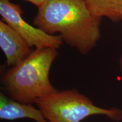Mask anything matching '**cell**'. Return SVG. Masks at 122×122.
Segmentation results:
<instances>
[{
    "mask_svg": "<svg viewBox=\"0 0 122 122\" xmlns=\"http://www.w3.org/2000/svg\"><path fill=\"white\" fill-rule=\"evenodd\" d=\"M101 18L94 16L82 0H45L33 24L48 34L60 33L68 45L86 55L100 39Z\"/></svg>",
    "mask_w": 122,
    "mask_h": 122,
    "instance_id": "6da1fadb",
    "label": "cell"
},
{
    "mask_svg": "<svg viewBox=\"0 0 122 122\" xmlns=\"http://www.w3.org/2000/svg\"><path fill=\"white\" fill-rule=\"evenodd\" d=\"M30 119L36 122H49L41 111L32 104L19 102L10 98L2 91L0 92V119L13 120Z\"/></svg>",
    "mask_w": 122,
    "mask_h": 122,
    "instance_id": "8992f818",
    "label": "cell"
},
{
    "mask_svg": "<svg viewBox=\"0 0 122 122\" xmlns=\"http://www.w3.org/2000/svg\"><path fill=\"white\" fill-rule=\"evenodd\" d=\"M119 70L120 72L122 74V53L120 56L119 61Z\"/></svg>",
    "mask_w": 122,
    "mask_h": 122,
    "instance_id": "9c48e42d",
    "label": "cell"
},
{
    "mask_svg": "<svg viewBox=\"0 0 122 122\" xmlns=\"http://www.w3.org/2000/svg\"><path fill=\"white\" fill-rule=\"evenodd\" d=\"M49 122H81L92 115H103L115 122L122 120V110L98 107L77 90L57 91L36 102Z\"/></svg>",
    "mask_w": 122,
    "mask_h": 122,
    "instance_id": "3957f363",
    "label": "cell"
},
{
    "mask_svg": "<svg viewBox=\"0 0 122 122\" xmlns=\"http://www.w3.org/2000/svg\"><path fill=\"white\" fill-rule=\"evenodd\" d=\"M94 16L113 22L122 20V0H82Z\"/></svg>",
    "mask_w": 122,
    "mask_h": 122,
    "instance_id": "52a82bcc",
    "label": "cell"
},
{
    "mask_svg": "<svg viewBox=\"0 0 122 122\" xmlns=\"http://www.w3.org/2000/svg\"><path fill=\"white\" fill-rule=\"evenodd\" d=\"M58 54L57 49L36 48L26 58L7 69L1 76L6 94L19 102L32 104L57 91L50 82L49 73Z\"/></svg>",
    "mask_w": 122,
    "mask_h": 122,
    "instance_id": "7a4b0ae2",
    "label": "cell"
},
{
    "mask_svg": "<svg viewBox=\"0 0 122 122\" xmlns=\"http://www.w3.org/2000/svg\"><path fill=\"white\" fill-rule=\"evenodd\" d=\"M22 9L19 5L10 0H0V15L2 21L19 33L30 46L36 48H52L59 49L63 43L61 36H53L32 26L22 18Z\"/></svg>",
    "mask_w": 122,
    "mask_h": 122,
    "instance_id": "277c9868",
    "label": "cell"
},
{
    "mask_svg": "<svg viewBox=\"0 0 122 122\" xmlns=\"http://www.w3.org/2000/svg\"><path fill=\"white\" fill-rule=\"evenodd\" d=\"M0 47L6 57V63L9 67L24 60L32 51L27 41L2 20L0 21Z\"/></svg>",
    "mask_w": 122,
    "mask_h": 122,
    "instance_id": "5b68a950",
    "label": "cell"
},
{
    "mask_svg": "<svg viewBox=\"0 0 122 122\" xmlns=\"http://www.w3.org/2000/svg\"><path fill=\"white\" fill-rule=\"evenodd\" d=\"M24 1H28V2L31 3V4L34 5L36 6L39 8L45 2V0H24Z\"/></svg>",
    "mask_w": 122,
    "mask_h": 122,
    "instance_id": "ba28073f",
    "label": "cell"
}]
</instances>
